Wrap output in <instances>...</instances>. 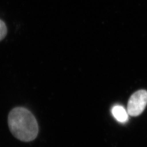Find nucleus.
I'll return each mask as SVG.
<instances>
[{"instance_id":"f257e3e1","label":"nucleus","mask_w":147,"mask_h":147,"mask_svg":"<svg viewBox=\"0 0 147 147\" xmlns=\"http://www.w3.org/2000/svg\"><path fill=\"white\" fill-rule=\"evenodd\" d=\"M8 124L12 135L22 142L33 141L39 131L36 118L30 111L22 107H17L11 111Z\"/></svg>"},{"instance_id":"7ed1b4c3","label":"nucleus","mask_w":147,"mask_h":147,"mask_svg":"<svg viewBox=\"0 0 147 147\" xmlns=\"http://www.w3.org/2000/svg\"><path fill=\"white\" fill-rule=\"evenodd\" d=\"M112 114L118 122L121 123H126L129 119L127 111L121 105H115L112 109Z\"/></svg>"},{"instance_id":"f03ea898","label":"nucleus","mask_w":147,"mask_h":147,"mask_svg":"<svg viewBox=\"0 0 147 147\" xmlns=\"http://www.w3.org/2000/svg\"><path fill=\"white\" fill-rule=\"evenodd\" d=\"M147 105V91L139 90L130 96L127 107V111L130 116H140Z\"/></svg>"},{"instance_id":"20e7f679","label":"nucleus","mask_w":147,"mask_h":147,"mask_svg":"<svg viewBox=\"0 0 147 147\" xmlns=\"http://www.w3.org/2000/svg\"><path fill=\"white\" fill-rule=\"evenodd\" d=\"M7 34V28L5 23L0 19V42L2 40Z\"/></svg>"}]
</instances>
